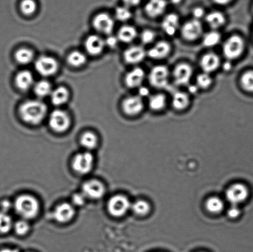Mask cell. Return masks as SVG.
Instances as JSON below:
<instances>
[{"label":"cell","mask_w":253,"mask_h":252,"mask_svg":"<svg viewBox=\"0 0 253 252\" xmlns=\"http://www.w3.org/2000/svg\"><path fill=\"white\" fill-rule=\"evenodd\" d=\"M205 19L208 26L214 31L224 26L226 22V17L224 14L218 11L209 12L206 15Z\"/></svg>","instance_id":"obj_24"},{"label":"cell","mask_w":253,"mask_h":252,"mask_svg":"<svg viewBox=\"0 0 253 252\" xmlns=\"http://www.w3.org/2000/svg\"><path fill=\"white\" fill-rule=\"evenodd\" d=\"M166 104H167V99L164 94H155L149 98V107L151 110L155 112L163 110L166 107Z\"/></svg>","instance_id":"obj_28"},{"label":"cell","mask_w":253,"mask_h":252,"mask_svg":"<svg viewBox=\"0 0 253 252\" xmlns=\"http://www.w3.org/2000/svg\"><path fill=\"white\" fill-rule=\"evenodd\" d=\"M168 6L167 0H148L144 11L150 18H157L165 13Z\"/></svg>","instance_id":"obj_15"},{"label":"cell","mask_w":253,"mask_h":252,"mask_svg":"<svg viewBox=\"0 0 253 252\" xmlns=\"http://www.w3.org/2000/svg\"><path fill=\"white\" fill-rule=\"evenodd\" d=\"M234 0H212L215 4L219 6H226V5L231 3Z\"/></svg>","instance_id":"obj_49"},{"label":"cell","mask_w":253,"mask_h":252,"mask_svg":"<svg viewBox=\"0 0 253 252\" xmlns=\"http://www.w3.org/2000/svg\"><path fill=\"white\" fill-rule=\"evenodd\" d=\"M105 186L101 182L91 180L86 182L83 187V193L86 198L98 199L105 194Z\"/></svg>","instance_id":"obj_17"},{"label":"cell","mask_w":253,"mask_h":252,"mask_svg":"<svg viewBox=\"0 0 253 252\" xmlns=\"http://www.w3.org/2000/svg\"><path fill=\"white\" fill-rule=\"evenodd\" d=\"M52 86L48 81L41 80L34 86L35 94L39 98H44L51 95Z\"/></svg>","instance_id":"obj_31"},{"label":"cell","mask_w":253,"mask_h":252,"mask_svg":"<svg viewBox=\"0 0 253 252\" xmlns=\"http://www.w3.org/2000/svg\"><path fill=\"white\" fill-rule=\"evenodd\" d=\"M93 26L96 31L105 35H111L115 27V21L110 14L101 12L93 20Z\"/></svg>","instance_id":"obj_10"},{"label":"cell","mask_w":253,"mask_h":252,"mask_svg":"<svg viewBox=\"0 0 253 252\" xmlns=\"http://www.w3.org/2000/svg\"><path fill=\"white\" fill-rule=\"evenodd\" d=\"M35 67L40 75L49 76L54 75L58 72L59 64L53 57L42 56L37 59Z\"/></svg>","instance_id":"obj_7"},{"label":"cell","mask_w":253,"mask_h":252,"mask_svg":"<svg viewBox=\"0 0 253 252\" xmlns=\"http://www.w3.org/2000/svg\"><path fill=\"white\" fill-rule=\"evenodd\" d=\"M232 68V64L231 63V61H227L223 65V69L226 72H229L231 70Z\"/></svg>","instance_id":"obj_52"},{"label":"cell","mask_w":253,"mask_h":252,"mask_svg":"<svg viewBox=\"0 0 253 252\" xmlns=\"http://www.w3.org/2000/svg\"><path fill=\"white\" fill-rule=\"evenodd\" d=\"M213 79L211 74L203 72L199 74L196 79V85L199 89H208L212 85Z\"/></svg>","instance_id":"obj_37"},{"label":"cell","mask_w":253,"mask_h":252,"mask_svg":"<svg viewBox=\"0 0 253 252\" xmlns=\"http://www.w3.org/2000/svg\"><path fill=\"white\" fill-rule=\"evenodd\" d=\"M122 108L125 114L128 116L140 114L144 108L143 98L138 95L128 96L123 100Z\"/></svg>","instance_id":"obj_13"},{"label":"cell","mask_w":253,"mask_h":252,"mask_svg":"<svg viewBox=\"0 0 253 252\" xmlns=\"http://www.w3.org/2000/svg\"><path fill=\"white\" fill-rule=\"evenodd\" d=\"M145 76V71L136 67L126 73L125 78L126 85L129 88H140L142 86Z\"/></svg>","instance_id":"obj_18"},{"label":"cell","mask_w":253,"mask_h":252,"mask_svg":"<svg viewBox=\"0 0 253 252\" xmlns=\"http://www.w3.org/2000/svg\"><path fill=\"white\" fill-rule=\"evenodd\" d=\"M206 207L208 211L212 214L220 213L224 209V202L218 197H211L208 200Z\"/></svg>","instance_id":"obj_34"},{"label":"cell","mask_w":253,"mask_h":252,"mask_svg":"<svg viewBox=\"0 0 253 252\" xmlns=\"http://www.w3.org/2000/svg\"><path fill=\"white\" fill-rule=\"evenodd\" d=\"M180 27L179 16L175 13L166 15L161 22V28L168 36H174L180 31Z\"/></svg>","instance_id":"obj_16"},{"label":"cell","mask_w":253,"mask_h":252,"mask_svg":"<svg viewBox=\"0 0 253 252\" xmlns=\"http://www.w3.org/2000/svg\"><path fill=\"white\" fill-rule=\"evenodd\" d=\"M17 213L24 219L35 218L39 214L38 201L29 195H22L16 200L14 204Z\"/></svg>","instance_id":"obj_2"},{"label":"cell","mask_w":253,"mask_h":252,"mask_svg":"<svg viewBox=\"0 0 253 252\" xmlns=\"http://www.w3.org/2000/svg\"><path fill=\"white\" fill-rule=\"evenodd\" d=\"M150 95V90L145 86H141L138 88V96L141 98H145Z\"/></svg>","instance_id":"obj_48"},{"label":"cell","mask_w":253,"mask_h":252,"mask_svg":"<svg viewBox=\"0 0 253 252\" xmlns=\"http://www.w3.org/2000/svg\"><path fill=\"white\" fill-rule=\"evenodd\" d=\"M94 164L93 155L89 152L81 153L74 158L73 169L81 174H88L92 169Z\"/></svg>","instance_id":"obj_12"},{"label":"cell","mask_w":253,"mask_h":252,"mask_svg":"<svg viewBox=\"0 0 253 252\" xmlns=\"http://www.w3.org/2000/svg\"><path fill=\"white\" fill-rule=\"evenodd\" d=\"M147 51L143 46L135 45L129 47L124 53V59L126 63L136 65L145 60Z\"/></svg>","instance_id":"obj_14"},{"label":"cell","mask_w":253,"mask_h":252,"mask_svg":"<svg viewBox=\"0 0 253 252\" xmlns=\"http://www.w3.org/2000/svg\"><path fill=\"white\" fill-rule=\"evenodd\" d=\"M240 211L237 206H232L228 211L227 215L230 218H236L240 216Z\"/></svg>","instance_id":"obj_45"},{"label":"cell","mask_w":253,"mask_h":252,"mask_svg":"<svg viewBox=\"0 0 253 252\" xmlns=\"http://www.w3.org/2000/svg\"><path fill=\"white\" fill-rule=\"evenodd\" d=\"M49 125L54 132L63 133L70 127L71 118L66 111L54 110L51 113L49 117Z\"/></svg>","instance_id":"obj_6"},{"label":"cell","mask_w":253,"mask_h":252,"mask_svg":"<svg viewBox=\"0 0 253 252\" xmlns=\"http://www.w3.org/2000/svg\"><path fill=\"white\" fill-rule=\"evenodd\" d=\"M169 76L170 72L168 67L158 65L151 69L148 75V80L153 87L164 88L168 85Z\"/></svg>","instance_id":"obj_4"},{"label":"cell","mask_w":253,"mask_h":252,"mask_svg":"<svg viewBox=\"0 0 253 252\" xmlns=\"http://www.w3.org/2000/svg\"><path fill=\"white\" fill-rule=\"evenodd\" d=\"M48 108L39 100H29L20 106L19 113L24 122L31 125H39L45 118Z\"/></svg>","instance_id":"obj_1"},{"label":"cell","mask_w":253,"mask_h":252,"mask_svg":"<svg viewBox=\"0 0 253 252\" xmlns=\"http://www.w3.org/2000/svg\"><path fill=\"white\" fill-rule=\"evenodd\" d=\"M181 36L186 41L197 40L203 36V27L199 20L192 19L182 25L180 29Z\"/></svg>","instance_id":"obj_5"},{"label":"cell","mask_w":253,"mask_h":252,"mask_svg":"<svg viewBox=\"0 0 253 252\" xmlns=\"http://www.w3.org/2000/svg\"><path fill=\"white\" fill-rule=\"evenodd\" d=\"M130 201L126 197L118 195L112 197L108 202V211L111 215L116 217H120L127 212L131 208Z\"/></svg>","instance_id":"obj_9"},{"label":"cell","mask_w":253,"mask_h":252,"mask_svg":"<svg viewBox=\"0 0 253 252\" xmlns=\"http://www.w3.org/2000/svg\"><path fill=\"white\" fill-rule=\"evenodd\" d=\"M81 142L84 147L88 149H93L98 144V138L93 133L86 132L82 136Z\"/></svg>","instance_id":"obj_33"},{"label":"cell","mask_w":253,"mask_h":252,"mask_svg":"<svg viewBox=\"0 0 253 252\" xmlns=\"http://www.w3.org/2000/svg\"><path fill=\"white\" fill-rule=\"evenodd\" d=\"M200 66L203 72L211 74L219 69L220 59L214 53H206L200 59Z\"/></svg>","instance_id":"obj_19"},{"label":"cell","mask_w":253,"mask_h":252,"mask_svg":"<svg viewBox=\"0 0 253 252\" xmlns=\"http://www.w3.org/2000/svg\"><path fill=\"white\" fill-rule=\"evenodd\" d=\"M86 199L83 193L76 194L73 197V202L76 206H81L85 204Z\"/></svg>","instance_id":"obj_44"},{"label":"cell","mask_w":253,"mask_h":252,"mask_svg":"<svg viewBox=\"0 0 253 252\" xmlns=\"http://www.w3.org/2000/svg\"><path fill=\"white\" fill-rule=\"evenodd\" d=\"M105 41L100 36L91 35L87 37L85 41L86 52L91 56H98L104 50Z\"/></svg>","instance_id":"obj_21"},{"label":"cell","mask_w":253,"mask_h":252,"mask_svg":"<svg viewBox=\"0 0 253 252\" xmlns=\"http://www.w3.org/2000/svg\"><path fill=\"white\" fill-rule=\"evenodd\" d=\"M170 1L172 2L173 4H178L182 1V0H170Z\"/></svg>","instance_id":"obj_54"},{"label":"cell","mask_w":253,"mask_h":252,"mask_svg":"<svg viewBox=\"0 0 253 252\" xmlns=\"http://www.w3.org/2000/svg\"><path fill=\"white\" fill-rule=\"evenodd\" d=\"M34 76L29 71L19 72L15 77V84L20 90H28L34 85Z\"/></svg>","instance_id":"obj_23"},{"label":"cell","mask_w":253,"mask_h":252,"mask_svg":"<svg viewBox=\"0 0 253 252\" xmlns=\"http://www.w3.org/2000/svg\"><path fill=\"white\" fill-rule=\"evenodd\" d=\"M193 74V68L189 64H178L172 72L173 81L178 86L187 85L192 78Z\"/></svg>","instance_id":"obj_8"},{"label":"cell","mask_w":253,"mask_h":252,"mask_svg":"<svg viewBox=\"0 0 253 252\" xmlns=\"http://www.w3.org/2000/svg\"><path fill=\"white\" fill-rule=\"evenodd\" d=\"M171 46L168 41H160L156 43L147 51L149 58L155 60H161L165 59L169 55Z\"/></svg>","instance_id":"obj_20"},{"label":"cell","mask_w":253,"mask_h":252,"mask_svg":"<svg viewBox=\"0 0 253 252\" xmlns=\"http://www.w3.org/2000/svg\"><path fill=\"white\" fill-rule=\"evenodd\" d=\"M12 224L11 216L5 212H1L0 213V233H7L11 229Z\"/></svg>","instance_id":"obj_39"},{"label":"cell","mask_w":253,"mask_h":252,"mask_svg":"<svg viewBox=\"0 0 253 252\" xmlns=\"http://www.w3.org/2000/svg\"><path fill=\"white\" fill-rule=\"evenodd\" d=\"M131 209H132L134 213L138 216H146L150 212V207L147 202L143 201L136 202L131 206Z\"/></svg>","instance_id":"obj_38"},{"label":"cell","mask_w":253,"mask_h":252,"mask_svg":"<svg viewBox=\"0 0 253 252\" xmlns=\"http://www.w3.org/2000/svg\"></svg>","instance_id":"obj_55"},{"label":"cell","mask_w":253,"mask_h":252,"mask_svg":"<svg viewBox=\"0 0 253 252\" xmlns=\"http://www.w3.org/2000/svg\"><path fill=\"white\" fill-rule=\"evenodd\" d=\"M15 231L18 235H24L28 233L30 229L29 224L25 220H21L17 222L15 224Z\"/></svg>","instance_id":"obj_42"},{"label":"cell","mask_w":253,"mask_h":252,"mask_svg":"<svg viewBox=\"0 0 253 252\" xmlns=\"http://www.w3.org/2000/svg\"><path fill=\"white\" fill-rule=\"evenodd\" d=\"M118 41L119 39L118 37L110 36V37H108L107 39H106L105 41V43L106 45L114 48V47H115L116 45H117Z\"/></svg>","instance_id":"obj_47"},{"label":"cell","mask_w":253,"mask_h":252,"mask_svg":"<svg viewBox=\"0 0 253 252\" xmlns=\"http://www.w3.org/2000/svg\"><path fill=\"white\" fill-rule=\"evenodd\" d=\"M70 93L66 87L60 86L52 91L51 101L52 104L56 106H60L68 102Z\"/></svg>","instance_id":"obj_27"},{"label":"cell","mask_w":253,"mask_h":252,"mask_svg":"<svg viewBox=\"0 0 253 252\" xmlns=\"http://www.w3.org/2000/svg\"><path fill=\"white\" fill-rule=\"evenodd\" d=\"M192 14L193 19L199 20V21H201V19H203V17H205L206 15H207L205 9L201 6L195 7L192 9Z\"/></svg>","instance_id":"obj_43"},{"label":"cell","mask_w":253,"mask_h":252,"mask_svg":"<svg viewBox=\"0 0 253 252\" xmlns=\"http://www.w3.org/2000/svg\"><path fill=\"white\" fill-rule=\"evenodd\" d=\"M20 9L22 14L26 16H31L36 12L37 3L35 0H22Z\"/></svg>","instance_id":"obj_35"},{"label":"cell","mask_w":253,"mask_h":252,"mask_svg":"<svg viewBox=\"0 0 253 252\" xmlns=\"http://www.w3.org/2000/svg\"><path fill=\"white\" fill-rule=\"evenodd\" d=\"M125 6L129 7H132L138 6L142 1V0H123Z\"/></svg>","instance_id":"obj_46"},{"label":"cell","mask_w":253,"mask_h":252,"mask_svg":"<svg viewBox=\"0 0 253 252\" xmlns=\"http://www.w3.org/2000/svg\"><path fill=\"white\" fill-rule=\"evenodd\" d=\"M75 215V210L71 204L64 203L56 207L54 212V217L60 223H67L71 221Z\"/></svg>","instance_id":"obj_22"},{"label":"cell","mask_w":253,"mask_h":252,"mask_svg":"<svg viewBox=\"0 0 253 252\" xmlns=\"http://www.w3.org/2000/svg\"><path fill=\"white\" fill-rule=\"evenodd\" d=\"M190 103L189 94L183 91H177L172 96V106L176 110L181 111L186 109L189 106Z\"/></svg>","instance_id":"obj_25"},{"label":"cell","mask_w":253,"mask_h":252,"mask_svg":"<svg viewBox=\"0 0 253 252\" xmlns=\"http://www.w3.org/2000/svg\"><path fill=\"white\" fill-rule=\"evenodd\" d=\"M115 16L116 19L121 22L128 21L131 17L130 8L126 6H120L116 9Z\"/></svg>","instance_id":"obj_41"},{"label":"cell","mask_w":253,"mask_h":252,"mask_svg":"<svg viewBox=\"0 0 253 252\" xmlns=\"http://www.w3.org/2000/svg\"><path fill=\"white\" fill-rule=\"evenodd\" d=\"M245 41L241 36L234 35L225 41L222 46L223 54L227 61L239 58L245 50Z\"/></svg>","instance_id":"obj_3"},{"label":"cell","mask_w":253,"mask_h":252,"mask_svg":"<svg viewBox=\"0 0 253 252\" xmlns=\"http://www.w3.org/2000/svg\"><path fill=\"white\" fill-rule=\"evenodd\" d=\"M240 84L244 90L253 93V71H247L240 78Z\"/></svg>","instance_id":"obj_36"},{"label":"cell","mask_w":253,"mask_h":252,"mask_svg":"<svg viewBox=\"0 0 253 252\" xmlns=\"http://www.w3.org/2000/svg\"><path fill=\"white\" fill-rule=\"evenodd\" d=\"M1 207L2 210H3V212L6 213V212L8 211L9 210L11 209V204H10V202L9 201H5L4 202H2Z\"/></svg>","instance_id":"obj_50"},{"label":"cell","mask_w":253,"mask_h":252,"mask_svg":"<svg viewBox=\"0 0 253 252\" xmlns=\"http://www.w3.org/2000/svg\"><path fill=\"white\" fill-rule=\"evenodd\" d=\"M156 34L155 31L151 29L143 30L140 34V38L142 44L148 45L155 41Z\"/></svg>","instance_id":"obj_40"},{"label":"cell","mask_w":253,"mask_h":252,"mask_svg":"<svg viewBox=\"0 0 253 252\" xmlns=\"http://www.w3.org/2000/svg\"><path fill=\"white\" fill-rule=\"evenodd\" d=\"M14 56L17 63L22 65H26L33 61L34 53L31 49L22 48L17 49Z\"/></svg>","instance_id":"obj_29"},{"label":"cell","mask_w":253,"mask_h":252,"mask_svg":"<svg viewBox=\"0 0 253 252\" xmlns=\"http://www.w3.org/2000/svg\"><path fill=\"white\" fill-rule=\"evenodd\" d=\"M198 90H199V88L198 87V86L197 85H190L189 86V88H188V94H193V95H195V94L197 93L198 92Z\"/></svg>","instance_id":"obj_51"},{"label":"cell","mask_w":253,"mask_h":252,"mask_svg":"<svg viewBox=\"0 0 253 252\" xmlns=\"http://www.w3.org/2000/svg\"><path fill=\"white\" fill-rule=\"evenodd\" d=\"M221 38V35L219 32L212 30L203 36V44L207 48H212L220 43Z\"/></svg>","instance_id":"obj_30"},{"label":"cell","mask_w":253,"mask_h":252,"mask_svg":"<svg viewBox=\"0 0 253 252\" xmlns=\"http://www.w3.org/2000/svg\"><path fill=\"white\" fill-rule=\"evenodd\" d=\"M85 54L79 51H74L69 54L68 63L74 68H79L84 65L86 62Z\"/></svg>","instance_id":"obj_32"},{"label":"cell","mask_w":253,"mask_h":252,"mask_svg":"<svg viewBox=\"0 0 253 252\" xmlns=\"http://www.w3.org/2000/svg\"><path fill=\"white\" fill-rule=\"evenodd\" d=\"M138 36V32L135 27L126 25L119 30L118 38L119 41L125 43H130Z\"/></svg>","instance_id":"obj_26"},{"label":"cell","mask_w":253,"mask_h":252,"mask_svg":"<svg viewBox=\"0 0 253 252\" xmlns=\"http://www.w3.org/2000/svg\"><path fill=\"white\" fill-rule=\"evenodd\" d=\"M0 252H19V251L15 250V249H6L0 251Z\"/></svg>","instance_id":"obj_53"},{"label":"cell","mask_w":253,"mask_h":252,"mask_svg":"<svg viewBox=\"0 0 253 252\" xmlns=\"http://www.w3.org/2000/svg\"><path fill=\"white\" fill-rule=\"evenodd\" d=\"M225 196L230 203L233 206H237L247 199L249 196V191L245 185L240 183L235 184L228 189Z\"/></svg>","instance_id":"obj_11"}]
</instances>
